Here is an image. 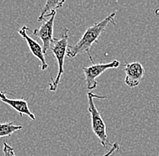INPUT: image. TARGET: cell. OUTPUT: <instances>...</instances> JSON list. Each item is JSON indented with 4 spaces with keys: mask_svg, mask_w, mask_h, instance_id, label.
Wrapping results in <instances>:
<instances>
[{
    "mask_svg": "<svg viewBox=\"0 0 159 156\" xmlns=\"http://www.w3.org/2000/svg\"><path fill=\"white\" fill-rule=\"evenodd\" d=\"M115 16H116V11L112 12L109 16L104 18L102 21L88 27L85 31V33H83V35L81 36V38L74 45H70L68 47L66 55L70 58H74L76 55H78L80 53L87 52L92 64H94V60L89 53V50L94 42H98L99 37L106 30L109 24H113L114 25H116L114 22Z\"/></svg>",
    "mask_w": 159,
    "mask_h": 156,
    "instance_id": "6da1fadb",
    "label": "cell"
},
{
    "mask_svg": "<svg viewBox=\"0 0 159 156\" xmlns=\"http://www.w3.org/2000/svg\"><path fill=\"white\" fill-rule=\"evenodd\" d=\"M68 38H69V29L63 28V32L60 38H54L51 43L50 49L53 53L54 57L58 62V74L56 78H52V81L49 84L50 91H55L59 85L61 77L64 72V59L68 50Z\"/></svg>",
    "mask_w": 159,
    "mask_h": 156,
    "instance_id": "7a4b0ae2",
    "label": "cell"
},
{
    "mask_svg": "<svg viewBox=\"0 0 159 156\" xmlns=\"http://www.w3.org/2000/svg\"><path fill=\"white\" fill-rule=\"evenodd\" d=\"M100 98V99H105V96H99L96 95L92 92L88 93V103H89V114H90V118H91V127H92V131L93 133L96 135V136L98 137L100 141V144L102 145L103 147H109L112 146V144H110V142L108 139L107 136V133H106V125L102 119V117L99 114V110L97 109V107L94 104L93 98Z\"/></svg>",
    "mask_w": 159,
    "mask_h": 156,
    "instance_id": "3957f363",
    "label": "cell"
},
{
    "mask_svg": "<svg viewBox=\"0 0 159 156\" xmlns=\"http://www.w3.org/2000/svg\"><path fill=\"white\" fill-rule=\"evenodd\" d=\"M120 62L118 60H113L109 63H99V64H92L88 67H84L82 69L85 79H86V86L89 90L94 89L98 86L97 78L100 76L103 72L110 69H116L119 67Z\"/></svg>",
    "mask_w": 159,
    "mask_h": 156,
    "instance_id": "277c9868",
    "label": "cell"
},
{
    "mask_svg": "<svg viewBox=\"0 0 159 156\" xmlns=\"http://www.w3.org/2000/svg\"><path fill=\"white\" fill-rule=\"evenodd\" d=\"M56 11L52 13V15L49 17V19L44 20L42 25L37 29H34L32 31V33L35 36L39 37L43 42V48L44 53L50 49L51 43L53 41V24H54V18H55Z\"/></svg>",
    "mask_w": 159,
    "mask_h": 156,
    "instance_id": "5b68a950",
    "label": "cell"
},
{
    "mask_svg": "<svg viewBox=\"0 0 159 156\" xmlns=\"http://www.w3.org/2000/svg\"><path fill=\"white\" fill-rule=\"evenodd\" d=\"M28 29L29 28L27 26H23L22 28L18 30V33L22 36L23 39L25 40L31 52L40 60L42 70H45L48 68V63L45 60V53L43 51V48L41 44L38 43V42H36L35 40H34L27 34Z\"/></svg>",
    "mask_w": 159,
    "mask_h": 156,
    "instance_id": "8992f818",
    "label": "cell"
},
{
    "mask_svg": "<svg viewBox=\"0 0 159 156\" xmlns=\"http://www.w3.org/2000/svg\"><path fill=\"white\" fill-rule=\"evenodd\" d=\"M125 83L129 88H135L139 86L141 79L144 77L145 69L139 61L126 62L125 65Z\"/></svg>",
    "mask_w": 159,
    "mask_h": 156,
    "instance_id": "52a82bcc",
    "label": "cell"
},
{
    "mask_svg": "<svg viewBox=\"0 0 159 156\" xmlns=\"http://www.w3.org/2000/svg\"><path fill=\"white\" fill-rule=\"evenodd\" d=\"M0 100L3 103L7 104L8 106L14 108L16 112H18L20 116H27L32 120H35L34 114L31 111L28 103L25 99L21 98V99H14L9 98L7 96V92L5 91H0Z\"/></svg>",
    "mask_w": 159,
    "mask_h": 156,
    "instance_id": "ba28073f",
    "label": "cell"
},
{
    "mask_svg": "<svg viewBox=\"0 0 159 156\" xmlns=\"http://www.w3.org/2000/svg\"><path fill=\"white\" fill-rule=\"evenodd\" d=\"M64 3H65L64 0H48V1H46L43 8L41 11V14L38 17V21L43 22L45 18L50 17L54 11H56L58 8H61Z\"/></svg>",
    "mask_w": 159,
    "mask_h": 156,
    "instance_id": "9c48e42d",
    "label": "cell"
},
{
    "mask_svg": "<svg viewBox=\"0 0 159 156\" xmlns=\"http://www.w3.org/2000/svg\"><path fill=\"white\" fill-rule=\"evenodd\" d=\"M23 129L22 126L15 125L14 122L0 123V138L1 137L11 136L15 132Z\"/></svg>",
    "mask_w": 159,
    "mask_h": 156,
    "instance_id": "30bf717a",
    "label": "cell"
},
{
    "mask_svg": "<svg viewBox=\"0 0 159 156\" xmlns=\"http://www.w3.org/2000/svg\"><path fill=\"white\" fill-rule=\"evenodd\" d=\"M3 152L5 156H16L15 154V149L12 146H10L9 145L4 141V146H3Z\"/></svg>",
    "mask_w": 159,
    "mask_h": 156,
    "instance_id": "8fae6325",
    "label": "cell"
},
{
    "mask_svg": "<svg viewBox=\"0 0 159 156\" xmlns=\"http://www.w3.org/2000/svg\"><path fill=\"white\" fill-rule=\"evenodd\" d=\"M119 149V145L118 142H115L114 144H112V146H111V148L109 150V152H107L103 156H110L114 152H116V151H118Z\"/></svg>",
    "mask_w": 159,
    "mask_h": 156,
    "instance_id": "7c38bea8",
    "label": "cell"
}]
</instances>
